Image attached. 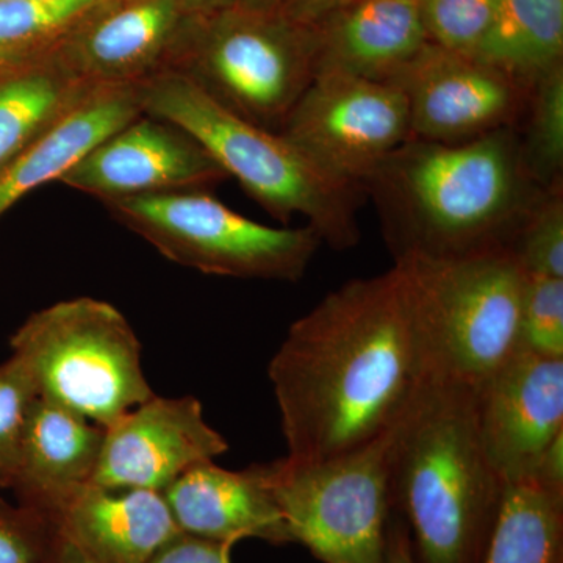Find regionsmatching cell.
<instances>
[{
	"label": "cell",
	"instance_id": "obj_1",
	"mask_svg": "<svg viewBox=\"0 0 563 563\" xmlns=\"http://www.w3.org/2000/svg\"><path fill=\"white\" fill-rule=\"evenodd\" d=\"M292 462L393 431L426 379L401 268L347 280L296 320L268 365Z\"/></svg>",
	"mask_w": 563,
	"mask_h": 563
},
{
	"label": "cell",
	"instance_id": "obj_2",
	"mask_svg": "<svg viewBox=\"0 0 563 563\" xmlns=\"http://www.w3.org/2000/svg\"><path fill=\"white\" fill-rule=\"evenodd\" d=\"M393 261H444L512 247L543 188L517 128L463 143L409 139L361 181Z\"/></svg>",
	"mask_w": 563,
	"mask_h": 563
},
{
	"label": "cell",
	"instance_id": "obj_3",
	"mask_svg": "<svg viewBox=\"0 0 563 563\" xmlns=\"http://www.w3.org/2000/svg\"><path fill=\"white\" fill-rule=\"evenodd\" d=\"M393 512L417 563H483L506 492L481 442L476 391L426 377L393 431Z\"/></svg>",
	"mask_w": 563,
	"mask_h": 563
},
{
	"label": "cell",
	"instance_id": "obj_4",
	"mask_svg": "<svg viewBox=\"0 0 563 563\" xmlns=\"http://www.w3.org/2000/svg\"><path fill=\"white\" fill-rule=\"evenodd\" d=\"M140 99L144 114L190 135L276 220L303 218L335 251L361 242V185L336 179L280 133L236 117L179 70L141 84Z\"/></svg>",
	"mask_w": 563,
	"mask_h": 563
},
{
	"label": "cell",
	"instance_id": "obj_5",
	"mask_svg": "<svg viewBox=\"0 0 563 563\" xmlns=\"http://www.w3.org/2000/svg\"><path fill=\"white\" fill-rule=\"evenodd\" d=\"M426 377L477 391L521 350L526 272L512 247L396 262Z\"/></svg>",
	"mask_w": 563,
	"mask_h": 563
},
{
	"label": "cell",
	"instance_id": "obj_6",
	"mask_svg": "<svg viewBox=\"0 0 563 563\" xmlns=\"http://www.w3.org/2000/svg\"><path fill=\"white\" fill-rule=\"evenodd\" d=\"M40 398L102 428L155 395L141 344L111 303L76 298L31 314L10 340Z\"/></svg>",
	"mask_w": 563,
	"mask_h": 563
},
{
	"label": "cell",
	"instance_id": "obj_7",
	"mask_svg": "<svg viewBox=\"0 0 563 563\" xmlns=\"http://www.w3.org/2000/svg\"><path fill=\"white\" fill-rule=\"evenodd\" d=\"M317 27L231 5L192 14L176 69L236 117L279 132L317 74Z\"/></svg>",
	"mask_w": 563,
	"mask_h": 563
},
{
	"label": "cell",
	"instance_id": "obj_8",
	"mask_svg": "<svg viewBox=\"0 0 563 563\" xmlns=\"http://www.w3.org/2000/svg\"><path fill=\"white\" fill-rule=\"evenodd\" d=\"M102 203L114 220L163 257L210 276L298 282L322 244L310 225L262 224L203 190Z\"/></svg>",
	"mask_w": 563,
	"mask_h": 563
},
{
	"label": "cell",
	"instance_id": "obj_9",
	"mask_svg": "<svg viewBox=\"0 0 563 563\" xmlns=\"http://www.w3.org/2000/svg\"><path fill=\"white\" fill-rule=\"evenodd\" d=\"M393 431L328 461L266 463L291 543L322 563H387Z\"/></svg>",
	"mask_w": 563,
	"mask_h": 563
},
{
	"label": "cell",
	"instance_id": "obj_10",
	"mask_svg": "<svg viewBox=\"0 0 563 563\" xmlns=\"http://www.w3.org/2000/svg\"><path fill=\"white\" fill-rule=\"evenodd\" d=\"M277 133L325 173L361 185L410 139L409 106L391 81L322 70Z\"/></svg>",
	"mask_w": 563,
	"mask_h": 563
},
{
	"label": "cell",
	"instance_id": "obj_11",
	"mask_svg": "<svg viewBox=\"0 0 563 563\" xmlns=\"http://www.w3.org/2000/svg\"><path fill=\"white\" fill-rule=\"evenodd\" d=\"M409 106L410 139L463 143L518 128L531 87L474 55L428 43L398 74Z\"/></svg>",
	"mask_w": 563,
	"mask_h": 563
},
{
	"label": "cell",
	"instance_id": "obj_12",
	"mask_svg": "<svg viewBox=\"0 0 563 563\" xmlns=\"http://www.w3.org/2000/svg\"><path fill=\"white\" fill-rule=\"evenodd\" d=\"M191 18L184 0H102L52 55L90 87L141 85L176 69Z\"/></svg>",
	"mask_w": 563,
	"mask_h": 563
},
{
	"label": "cell",
	"instance_id": "obj_13",
	"mask_svg": "<svg viewBox=\"0 0 563 563\" xmlns=\"http://www.w3.org/2000/svg\"><path fill=\"white\" fill-rule=\"evenodd\" d=\"M476 422L506 485L536 479L548 450L563 437V358L518 351L476 391Z\"/></svg>",
	"mask_w": 563,
	"mask_h": 563
},
{
	"label": "cell",
	"instance_id": "obj_14",
	"mask_svg": "<svg viewBox=\"0 0 563 563\" xmlns=\"http://www.w3.org/2000/svg\"><path fill=\"white\" fill-rule=\"evenodd\" d=\"M103 429L91 484L107 488L162 493L192 466L217 461L229 450L195 396L154 395Z\"/></svg>",
	"mask_w": 563,
	"mask_h": 563
},
{
	"label": "cell",
	"instance_id": "obj_15",
	"mask_svg": "<svg viewBox=\"0 0 563 563\" xmlns=\"http://www.w3.org/2000/svg\"><path fill=\"white\" fill-rule=\"evenodd\" d=\"M228 179L180 129L141 114L88 152L58 184L101 202L135 196L209 191Z\"/></svg>",
	"mask_w": 563,
	"mask_h": 563
},
{
	"label": "cell",
	"instance_id": "obj_16",
	"mask_svg": "<svg viewBox=\"0 0 563 563\" xmlns=\"http://www.w3.org/2000/svg\"><path fill=\"white\" fill-rule=\"evenodd\" d=\"M162 495L177 528L188 536L232 544L246 539L291 543L266 463L242 472L221 468L214 461L199 463Z\"/></svg>",
	"mask_w": 563,
	"mask_h": 563
},
{
	"label": "cell",
	"instance_id": "obj_17",
	"mask_svg": "<svg viewBox=\"0 0 563 563\" xmlns=\"http://www.w3.org/2000/svg\"><path fill=\"white\" fill-rule=\"evenodd\" d=\"M98 563H147L179 536L161 492L88 484L47 517Z\"/></svg>",
	"mask_w": 563,
	"mask_h": 563
},
{
	"label": "cell",
	"instance_id": "obj_18",
	"mask_svg": "<svg viewBox=\"0 0 563 563\" xmlns=\"http://www.w3.org/2000/svg\"><path fill=\"white\" fill-rule=\"evenodd\" d=\"M103 433L102 426L36 396L10 487L18 504L47 518L74 492L91 484Z\"/></svg>",
	"mask_w": 563,
	"mask_h": 563
},
{
	"label": "cell",
	"instance_id": "obj_19",
	"mask_svg": "<svg viewBox=\"0 0 563 563\" xmlns=\"http://www.w3.org/2000/svg\"><path fill=\"white\" fill-rule=\"evenodd\" d=\"M317 31V74L374 81L395 80L429 43L420 0H351Z\"/></svg>",
	"mask_w": 563,
	"mask_h": 563
},
{
	"label": "cell",
	"instance_id": "obj_20",
	"mask_svg": "<svg viewBox=\"0 0 563 563\" xmlns=\"http://www.w3.org/2000/svg\"><path fill=\"white\" fill-rule=\"evenodd\" d=\"M141 114L140 85L92 88L0 173V217L29 192L60 180L88 152Z\"/></svg>",
	"mask_w": 563,
	"mask_h": 563
},
{
	"label": "cell",
	"instance_id": "obj_21",
	"mask_svg": "<svg viewBox=\"0 0 563 563\" xmlns=\"http://www.w3.org/2000/svg\"><path fill=\"white\" fill-rule=\"evenodd\" d=\"M92 88L52 54L0 76V173Z\"/></svg>",
	"mask_w": 563,
	"mask_h": 563
},
{
	"label": "cell",
	"instance_id": "obj_22",
	"mask_svg": "<svg viewBox=\"0 0 563 563\" xmlns=\"http://www.w3.org/2000/svg\"><path fill=\"white\" fill-rule=\"evenodd\" d=\"M562 54L563 0H499L474 57L531 87Z\"/></svg>",
	"mask_w": 563,
	"mask_h": 563
},
{
	"label": "cell",
	"instance_id": "obj_23",
	"mask_svg": "<svg viewBox=\"0 0 563 563\" xmlns=\"http://www.w3.org/2000/svg\"><path fill=\"white\" fill-rule=\"evenodd\" d=\"M483 563H563V492L533 479L506 485Z\"/></svg>",
	"mask_w": 563,
	"mask_h": 563
},
{
	"label": "cell",
	"instance_id": "obj_24",
	"mask_svg": "<svg viewBox=\"0 0 563 563\" xmlns=\"http://www.w3.org/2000/svg\"><path fill=\"white\" fill-rule=\"evenodd\" d=\"M102 0H0V76L49 57Z\"/></svg>",
	"mask_w": 563,
	"mask_h": 563
},
{
	"label": "cell",
	"instance_id": "obj_25",
	"mask_svg": "<svg viewBox=\"0 0 563 563\" xmlns=\"http://www.w3.org/2000/svg\"><path fill=\"white\" fill-rule=\"evenodd\" d=\"M521 161L537 187L563 184V63L532 81L518 122Z\"/></svg>",
	"mask_w": 563,
	"mask_h": 563
},
{
	"label": "cell",
	"instance_id": "obj_26",
	"mask_svg": "<svg viewBox=\"0 0 563 563\" xmlns=\"http://www.w3.org/2000/svg\"><path fill=\"white\" fill-rule=\"evenodd\" d=\"M512 250L526 274L563 279V184L540 192Z\"/></svg>",
	"mask_w": 563,
	"mask_h": 563
},
{
	"label": "cell",
	"instance_id": "obj_27",
	"mask_svg": "<svg viewBox=\"0 0 563 563\" xmlns=\"http://www.w3.org/2000/svg\"><path fill=\"white\" fill-rule=\"evenodd\" d=\"M499 0H420L429 43L455 54L474 55L490 27Z\"/></svg>",
	"mask_w": 563,
	"mask_h": 563
},
{
	"label": "cell",
	"instance_id": "obj_28",
	"mask_svg": "<svg viewBox=\"0 0 563 563\" xmlns=\"http://www.w3.org/2000/svg\"><path fill=\"white\" fill-rule=\"evenodd\" d=\"M520 342L532 354L563 358V279L526 274Z\"/></svg>",
	"mask_w": 563,
	"mask_h": 563
},
{
	"label": "cell",
	"instance_id": "obj_29",
	"mask_svg": "<svg viewBox=\"0 0 563 563\" xmlns=\"http://www.w3.org/2000/svg\"><path fill=\"white\" fill-rule=\"evenodd\" d=\"M36 393L16 357L0 363V487L10 488L16 472L22 432Z\"/></svg>",
	"mask_w": 563,
	"mask_h": 563
},
{
	"label": "cell",
	"instance_id": "obj_30",
	"mask_svg": "<svg viewBox=\"0 0 563 563\" xmlns=\"http://www.w3.org/2000/svg\"><path fill=\"white\" fill-rule=\"evenodd\" d=\"M55 536L44 515L0 499V563H44Z\"/></svg>",
	"mask_w": 563,
	"mask_h": 563
},
{
	"label": "cell",
	"instance_id": "obj_31",
	"mask_svg": "<svg viewBox=\"0 0 563 563\" xmlns=\"http://www.w3.org/2000/svg\"><path fill=\"white\" fill-rule=\"evenodd\" d=\"M233 547L180 532L147 563H232Z\"/></svg>",
	"mask_w": 563,
	"mask_h": 563
},
{
	"label": "cell",
	"instance_id": "obj_32",
	"mask_svg": "<svg viewBox=\"0 0 563 563\" xmlns=\"http://www.w3.org/2000/svg\"><path fill=\"white\" fill-rule=\"evenodd\" d=\"M351 0H288L282 13L299 24L318 27L322 21Z\"/></svg>",
	"mask_w": 563,
	"mask_h": 563
},
{
	"label": "cell",
	"instance_id": "obj_33",
	"mask_svg": "<svg viewBox=\"0 0 563 563\" xmlns=\"http://www.w3.org/2000/svg\"><path fill=\"white\" fill-rule=\"evenodd\" d=\"M387 563H417L406 525L395 512H393L390 533H388Z\"/></svg>",
	"mask_w": 563,
	"mask_h": 563
},
{
	"label": "cell",
	"instance_id": "obj_34",
	"mask_svg": "<svg viewBox=\"0 0 563 563\" xmlns=\"http://www.w3.org/2000/svg\"><path fill=\"white\" fill-rule=\"evenodd\" d=\"M44 563H98L92 561L90 555L84 553L76 543L70 542L65 536L57 531L54 544Z\"/></svg>",
	"mask_w": 563,
	"mask_h": 563
},
{
	"label": "cell",
	"instance_id": "obj_35",
	"mask_svg": "<svg viewBox=\"0 0 563 563\" xmlns=\"http://www.w3.org/2000/svg\"><path fill=\"white\" fill-rule=\"evenodd\" d=\"M184 3L190 13L203 14L231 7L235 0H184Z\"/></svg>",
	"mask_w": 563,
	"mask_h": 563
},
{
	"label": "cell",
	"instance_id": "obj_36",
	"mask_svg": "<svg viewBox=\"0 0 563 563\" xmlns=\"http://www.w3.org/2000/svg\"><path fill=\"white\" fill-rule=\"evenodd\" d=\"M288 0H235L233 5L257 11H280Z\"/></svg>",
	"mask_w": 563,
	"mask_h": 563
}]
</instances>
